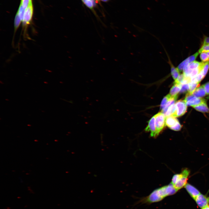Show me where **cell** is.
<instances>
[{
	"mask_svg": "<svg viewBox=\"0 0 209 209\" xmlns=\"http://www.w3.org/2000/svg\"><path fill=\"white\" fill-rule=\"evenodd\" d=\"M181 89L180 84H174L170 91V95L172 97L177 96V94L180 91Z\"/></svg>",
	"mask_w": 209,
	"mask_h": 209,
	"instance_id": "13",
	"label": "cell"
},
{
	"mask_svg": "<svg viewBox=\"0 0 209 209\" xmlns=\"http://www.w3.org/2000/svg\"><path fill=\"white\" fill-rule=\"evenodd\" d=\"M197 110L203 113H209V108L206 103L201 104L200 105L192 107Z\"/></svg>",
	"mask_w": 209,
	"mask_h": 209,
	"instance_id": "14",
	"label": "cell"
},
{
	"mask_svg": "<svg viewBox=\"0 0 209 209\" xmlns=\"http://www.w3.org/2000/svg\"><path fill=\"white\" fill-rule=\"evenodd\" d=\"M21 21L20 19L18 14L17 13L15 17L14 23V33H15L17 30L19 26Z\"/></svg>",
	"mask_w": 209,
	"mask_h": 209,
	"instance_id": "16",
	"label": "cell"
},
{
	"mask_svg": "<svg viewBox=\"0 0 209 209\" xmlns=\"http://www.w3.org/2000/svg\"><path fill=\"white\" fill-rule=\"evenodd\" d=\"M185 187L190 196L194 199L199 195L200 194V193L198 190L189 183H187Z\"/></svg>",
	"mask_w": 209,
	"mask_h": 209,
	"instance_id": "8",
	"label": "cell"
},
{
	"mask_svg": "<svg viewBox=\"0 0 209 209\" xmlns=\"http://www.w3.org/2000/svg\"><path fill=\"white\" fill-rule=\"evenodd\" d=\"M194 97V96L192 94L188 93L186 95L185 98L184 100L186 103V102Z\"/></svg>",
	"mask_w": 209,
	"mask_h": 209,
	"instance_id": "33",
	"label": "cell"
},
{
	"mask_svg": "<svg viewBox=\"0 0 209 209\" xmlns=\"http://www.w3.org/2000/svg\"><path fill=\"white\" fill-rule=\"evenodd\" d=\"M177 191L172 183L157 189L153 191L149 195L141 198L137 202L141 204H150L159 202L165 197L172 195Z\"/></svg>",
	"mask_w": 209,
	"mask_h": 209,
	"instance_id": "1",
	"label": "cell"
},
{
	"mask_svg": "<svg viewBox=\"0 0 209 209\" xmlns=\"http://www.w3.org/2000/svg\"><path fill=\"white\" fill-rule=\"evenodd\" d=\"M206 53L208 55V56L209 57V52H206Z\"/></svg>",
	"mask_w": 209,
	"mask_h": 209,
	"instance_id": "38",
	"label": "cell"
},
{
	"mask_svg": "<svg viewBox=\"0 0 209 209\" xmlns=\"http://www.w3.org/2000/svg\"><path fill=\"white\" fill-rule=\"evenodd\" d=\"M199 53L198 52H197L193 55H192L187 58V62L189 64L191 62L195 61L194 60L196 59Z\"/></svg>",
	"mask_w": 209,
	"mask_h": 209,
	"instance_id": "30",
	"label": "cell"
},
{
	"mask_svg": "<svg viewBox=\"0 0 209 209\" xmlns=\"http://www.w3.org/2000/svg\"><path fill=\"white\" fill-rule=\"evenodd\" d=\"M181 89L180 93H184L188 91L190 89V85L189 83L182 84H180Z\"/></svg>",
	"mask_w": 209,
	"mask_h": 209,
	"instance_id": "22",
	"label": "cell"
},
{
	"mask_svg": "<svg viewBox=\"0 0 209 209\" xmlns=\"http://www.w3.org/2000/svg\"><path fill=\"white\" fill-rule=\"evenodd\" d=\"M192 94L195 97L199 98L203 97L206 95L205 90L203 86L197 88L193 93Z\"/></svg>",
	"mask_w": 209,
	"mask_h": 209,
	"instance_id": "10",
	"label": "cell"
},
{
	"mask_svg": "<svg viewBox=\"0 0 209 209\" xmlns=\"http://www.w3.org/2000/svg\"><path fill=\"white\" fill-rule=\"evenodd\" d=\"M187 59H186L184 60L178 66L177 68L180 72L183 71L184 67L187 63Z\"/></svg>",
	"mask_w": 209,
	"mask_h": 209,
	"instance_id": "32",
	"label": "cell"
},
{
	"mask_svg": "<svg viewBox=\"0 0 209 209\" xmlns=\"http://www.w3.org/2000/svg\"><path fill=\"white\" fill-rule=\"evenodd\" d=\"M170 60H169V63L171 66V74L173 78L175 80L180 75V72L177 68H175L174 66Z\"/></svg>",
	"mask_w": 209,
	"mask_h": 209,
	"instance_id": "15",
	"label": "cell"
},
{
	"mask_svg": "<svg viewBox=\"0 0 209 209\" xmlns=\"http://www.w3.org/2000/svg\"><path fill=\"white\" fill-rule=\"evenodd\" d=\"M202 62L194 61L190 63L188 67L190 69L193 70L199 68Z\"/></svg>",
	"mask_w": 209,
	"mask_h": 209,
	"instance_id": "18",
	"label": "cell"
},
{
	"mask_svg": "<svg viewBox=\"0 0 209 209\" xmlns=\"http://www.w3.org/2000/svg\"><path fill=\"white\" fill-rule=\"evenodd\" d=\"M178 120L173 116L166 117L165 119V125L170 128L175 125Z\"/></svg>",
	"mask_w": 209,
	"mask_h": 209,
	"instance_id": "12",
	"label": "cell"
},
{
	"mask_svg": "<svg viewBox=\"0 0 209 209\" xmlns=\"http://www.w3.org/2000/svg\"><path fill=\"white\" fill-rule=\"evenodd\" d=\"M25 10H25L23 7L22 6L21 4L19 7L17 13H18L19 16L21 21H22L23 20L26 11Z\"/></svg>",
	"mask_w": 209,
	"mask_h": 209,
	"instance_id": "21",
	"label": "cell"
},
{
	"mask_svg": "<svg viewBox=\"0 0 209 209\" xmlns=\"http://www.w3.org/2000/svg\"><path fill=\"white\" fill-rule=\"evenodd\" d=\"M206 98L207 99H209V96L206 97Z\"/></svg>",
	"mask_w": 209,
	"mask_h": 209,
	"instance_id": "39",
	"label": "cell"
},
{
	"mask_svg": "<svg viewBox=\"0 0 209 209\" xmlns=\"http://www.w3.org/2000/svg\"><path fill=\"white\" fill-rule=\"evenodd\" d=\"M31 3V0H21V4L23 7L26 10Z\"/></svg>",
	"mask_w": 209,
	"mask_h": 209,
	"instance_id": "26",
	"label": "cell"
},
{
	"mask_svg": "<svg viewBox=\"0 0 209 209\" xmlns=\"http://www.w3.org/2000/svg\"><path fill=\"white\" fill-rule=\"evenodd\" d=\"M198 52L199 53L209 52V44H203Z\"/></svg>",
	"mask_w": 209,
	"mask_h": 209,
	"instance_id": "24",
	"label": "cell"
},
{
	"mask_svg": "<svg viewBox=\"0 0 209 209\" xmlns=\"http://www.w3.org/2000/svg\"><path fill=\"white\" fill-rule=\"evenodd\" d=\"M209 69V60L205 62V63L202 70L201 71L203 75L205 76L207 73Z\"/></svg>",
	"mask_w": 209,
	"mask_h": 209,
	"instance_id": "25",
	"label": "cell"
},
{
	"mask_svg": "<svg viewBox=\"0 0 209 209\" xmlns=\"http://www.w3.org/2000/svg\"><path fill=\"white\" fill-rule=\"evenodd\" d=\"M155 127L157 136L165 125V116L162 113L159 112L155 116Z\"/></svg>",
	"mask_w": 209,
	"mask_h": 209,
	"instance_id": "2",
	"label": "cell"
},
{
	"mask_svg": "<svg viewBox=\"0 0 209 209\" xmlns=\"http://www.w3.org/2000/svg\"><path fill=\"white\" fill-rule=\"evenodd\" d=\"M183 176V174L182 172L180 174L174 175L172 179L171 183L173 185L176 183Z\"/></svg>",
	"mask_w": 209,
	"mask_h": 209,
	"instance_id": "20",
	"label": "cell"
},
{
	"mask_svg": "<svg viewBox=\"0 0 209 209\" xmlns=\"http://www.w3.org/2000/svg\"><path fill=\"white\" fill-rule=\"evenodd\" d=\"M202 209H209V205L202 208Z\"/></svg>",
	"mask_w": 209,
	"mask_h": 209,
	"instance_id": "36",
	"label": "cell"
},
{
	"mask_svg": "<svg viewBox=\"0 0 209 209\" xmlns=\"http://www.w3.org/2000/svg\"><path fill=\"white\" fill-rule=\"evenodd\" d=\"M171 97V96L170 94H169L166 95L163 98L160 105L161 109H163L166 104Z\"/></svg>",
	"mask_w": 209,
	"mask_h": 209,
	"instance_id": "23",
	"label": "cell"
},
{
	"mask_svg": "<svg viewBox=\"0 0 209 209\" xmlns=\"http://www.w3.org/2000/svg\"><path fill=\"white\" fill-rule=\"evenodd\" d=\"M200 57L203 62H206L209 60V57L206 52L201 53L200 55Z\"/></svg>",
	"mask_w": 209,
	"mask_h": 209,
	"instance_id": "28",
	"label": "cell"
},
{
	"mask_svg": "<svg viewBox=\"0 0 209 209\" xmlns=\"http://www.w3.org/2000/svg\"><path fill=\"white\" fill-rule=\"evenodd\" d=\"M195 200L198 206L201 208L209 204V197L201 194L199 195Z\"/></svg>",
	"mask_w": 209,
	"mask_h": 209,
	"instance_id": "6",
	"label": "cell"
},
{
	"mask_svg": "<svg viewBox=\"0 0 209 209\" xmlns=\"http://www.w3.org/2000/svg\"><path fill=\"white\" fill-rule=\"evenodd\" d=\"M176 110L175 104H174L171 105L168 109L165 114V116L167 117L172 116L175 113Z\"/></svg>",
	"mask_w": 209,
	"mask_h": 209,
	"instance_id": "17",
	"label": "cell"
},
{
	"mask_svg": "<svg viewBox=\"0 0 209 209\" xmlns=\"http://www.w3.org/2000/svg\"><path fill=\"white\" fill-rule=\"evenodd\" d=\"M182 172L183 174V176L173 185L177 191L183 188L187 184L188 177L190 173L189 170L186 168L184 169Z\"/></svg>",
	"mask_w": 209,
	"mask_h": 209,
	"instance_id": "4",
	"label": "cell"
},
{
	"mask_svg": "<svg viewBox=\"0 0 209 209\" xmlns=\"http://www.w3.org/2000/svg\"><path fill=\"white\" fill-rule=\"evenodd\" d=\"M203 44H209V37H206L204 38Z\"/></svg>",
	"mask_w": 209,
	"mask_h": 209,
	"instance_id": "35",
	"label": "cell"
},
{
	"mask_svg": "<svg viewBox=\"0 0 209 209\" xmlns=\"http://www.w3.org/2000/svg\"><path fill=\"white\" fill-rule=\"evenodd\" d=\"M177 96L172 97L168 101L166 104L163 109H162L161 112L164 115L166 112L168 108L172 104H174L177 98Z\"/></svg>",
	"mask_w": 209,
	"mask_h": 209,
	"instance_id": "11",
	"label": "cell"
},
{
	"mask_svg": "<svg viewBox=\"0 0 209 209\" xmlns=\"http://www.w3.org/2000/svg\"><path fill=\"white\" fill-rule=\"evenodd\" d=\"M199 83L190 82L189 84L190 89L188 93L192 94L193 93L199 86Z\"/></svg>",
	"mask_w": 209,
	"mask_h": 209,
	"instance_id": "19",
	"label": "cell"
},
{
	"mask_svg": "<svg viewBox=\"0 0 209 209\" xmlns=\"http://www.w3.org/2000/svg\"><path fill=\"white\" fill-rule=\"evenodd\" d=\"M98 1H101L105 2H107L109 1V0H97Z\"/></svg>",
	"mask_w": 209,
	"mask_h": 209,
	"instance_id": "37",
	"label": "cell"
},
{
	"mask_svg": "<svg viewBox=\"0 0 209 209\" xmlns=\"http://www.w3.org/2000/svg\"><path fill=\"white\" fill-rule=\"evenodd\" d=\"M171 129L176 131H178L181 129V126L178 120L173 126L170 128Z\"/></svg>",
	"mask_w": 209,
	"mask_h": 209,
	"instance_id": "31",
	"label": "cell"
},
{
	"mask_svg": "<svg viewBox=\"0 0 209 209\" xmlns=\"http://www.w3.org/2000/svg\"><path fill=\"white\" fill-rule=\"evenodd\" d=\"M205 103H206V101L205 99L194 96L186 102V104L188 106L193 107Z\"/></svg>",
	"mask_w": 209,
	"mask_h": 209,
	"instance_id": "9",
	"label": "cell"
},
{
	"mask_svg": "<svg viewBox=\"0 0 209 209\" xmlns=\"http://www.w3.org/2000/svg\"><path fill=\"white\" fill-rule=\"evenodd\" d=\"M33 14V7L31 3L26 10L22 21L23 27L25 28V30L28 25L30 23L32 18Z\"/></svg>",
	"mask_w": 209,
	"mask_h": 209,
	"instance_id": "5",
	"label": "cell"
},
{
	"mask_svg": "<svg viewBox=\"0 0 209 209\" xmlns=\"http://www.w3.org/2000/svg\"><path fill=\"white\" fill-rule=\"evenodd\" d=\"M84 3L88 8L92 9L94 7L93 3L91 0H82Z\"/></svg>",
	"mask_w": 209,
	"mask_h": 209,
	"instance_id": "29",
	"label": "cell"
},
{
	"mask_svg": "<svg viewBox=\"0 0 209 209\" xmlns=\"http://www.w3.org/2000/svg\"><path fill=\"white\" fill-rule=\"evenodd\" d=\"M176 110L172 116L174 117H179L183 115L186 112L187 106L184 100H179L176 103Z\"/></svg>",
	"mask_w": 209,
	"mask_h": 209,
	"instance_id": "3",
	"label": "cell"
},
{
	"mask_svg": "<svg viewBox=\"0 0 209 209\" xmlns=\"http://www.w3.org/2000/svg\"><path fill=\"white\" fill-rule=\"evenodd\" d=\"M185 77V76L183 73L180 75L175 80L174 83L179 85L181 84Z\"/></svg>",
	"mask_w": 209,
	"mask_h": 209,
	"instance_id": "27",
	"label": "cell"
},
{
	"mask_svg": "<svg viewBox=\"0 0 209 209\" xmlns=\"http://www.w3.org/2000/svg\"><path fill=\"white\" fill-rule=\"evenodd\" d=\"M206 95H209V82H208L203 85Z\"/></svg>",
	"mask_w": 209,
	"mask_h": 209,
	"instance_id": "34",
	"label": "cell"
},
{
	"mask_svg": "<svg viewBox=\"0 0 209 209\" xmlns=\"http://www.w3.org/2000/svg\"><path fill=\"white\" fill-rule=\"evenodd\" d=\"M155 119L154 116L148 121V125L145 129L146 131L150 132L151 136L153 137L157 136L155 123Z\"/></svg>",
	"mask_w": 209,
	"mask_h": 209,
	"instance_id": "7",
	"label": "cell"
}]
</instances>
